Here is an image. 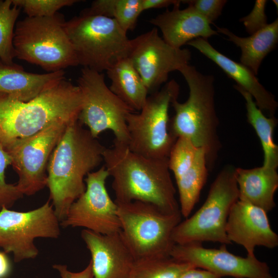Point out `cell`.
<instances>
[{
  "instance_id": "9c48e42d",
  "label": "cell",
  "mask_w": 278,
  "mask_h": 278,
  "mask_svg": "<svg viewBox=\"0 0 278 278\" xmlns=\"http://www.w3.org/2000/svg\"><path fill=\"white\" fill-rule=\"evenodd\" d=\"M179 85L174 80L147 97L139 113L126 117L129 149L152 159L168 158L177 139L169 131V108L178 98Z\"/></svg>"
},
{
  "instance_id": "5b68a950",
  "label": "cell",
  "mask_w": 278,
  "mask_h": 278,
  "mask_svg": "<svg viewBox=\"0 0 278 278\" xmlns=\"http://www.w3.org/2000/svg\"><path fill=\"white\" fill-rule=\"evenodd\" d=\"M64 15L29 17L18 21L13 40L16 58L48 73L78 65L66 33Z\"/></svg>"
},
{
  "instance_id": "5bb4252c",
  "label": "cell",
  "mask_w": 278,
  "mask_h": 278,
  "mask_svg": "<svg viewBox=\"0 0 278 278\" xmlns=\"http://www.w3.org/2000/svg\"><path fill=\"white\" fill-rule=\"evenodd\" d=\"M139 74L148 93L154 92L166 83L170 73L188 64L191 53L186 48H177L160 37L158 28L130 39L128 57Z\"/></svg>"
},
{
  "instance_id": "2e32d148",
  "label": "cell",
  "mask_w": 278,
  "mask_h": 278,
  "mask_svg": "<svg viewBox=\"0 0 278 278\" xmlns=\"http://www.w3.org/2000/svg\"><path fill=\"white\" fill-rule=\"evenodd\" d=\"M265 211L238 200L232 206L225 231L232 243L243 246L247 256H255L256 246L273 249L278 246V236L271 229Z\"/></svg>"
},
{
  "instance_id": "ffe728a7",
  "label": "cell",
  "mask_w": 278,
  "mask_h": 278,
  "mask_svg": "<svg viewBox=\"0 0 278 278\" xmlns=\"http://www.w3.org/2000/svg\"><path fill=\"white\" fill-rule=\"evenodd\" d=\"M64 71L43 74L32 73L26 72L16 63H6L0 59V93L28 101L64 78Z\"/></svg>"
},
{
  "instance_id": "4fadbf2b",
  "label": "cell",
  "mask_w": 278,
  "mask_h": 278,
  "mask_svg": "<svg viewBox=\"0 0 278 278\" xmlns=\"http://www.w3.org/2000/svg\"><path fill=\"white\" fill-rule=\"evenodd\" d=\"M109 177L105 166L90 172L84 179V192L71 205L60 222L63 228H83L108 235L120 231L117 205L109 196L106 182Z\"/></svg>"
},
{
  "instance_id": "6da1fadb",
  "label": "cell",
  "mask_w": 278,
  "mask_h": 278,
  "mask_svg": "<svg viewBox=\"0 0 278 278\" xmlns=\"http://www.w3.org/2000/svg\"><path fill=\"white\" fill-rule=\"evenodd\" d=\"M168 158H148L114 140L103 153L105 167L113 178L116 203L134 201L152 203L169 214L181 213L168 167Z\"/></svg>"
},
{
  "instance_id": "7402d4cb",
  "label": "cell",
  "mask_w": 278,
  "mask_h": 278,
  "mask_svg": "<svg viewBox=\"0 0 278 278\" xmlns=\"http://www.w3.org/2000/svg\"><path fill=\"white\" fill-rule=\"evenodd\" d=\"M217 33L227 36V40L240 47V62L256 75L262 62L278 43V19L248 37L236 36L228 28L216 26Z\"/></svg>"
},
{
  "instance_id": "484cf974",
  "label": "cell",
  "mask_w": 278,
  "mask_h": 278,
  "mask_svg": "<svg viewBox=\"0 0 278 278\" xmlns=\"http://www.w3.org/2000/svg\"><path fill=\"white\" fill-rule=\"evenodd\" d=\"M82 11L113 19L127 33L135 27L138 18L143 12L142 0H96Z\"/></svg>"
},
{
  "instance_id": "4dcf8cb0",
  "label": "cell",
  "mask_w": 278,
  "mask_h": 278,
  "mask_svg": "<svg viewBox=\"0 0 278 278\" xmlns=\"http://www.w3.org/2000/svg\"><path fill=\"white\" fill-rule=\"evenodd\" d=\"M11 163V156L0 144V210L3 207L9 208L23 196L16 184H9L6 181V169Z\"/></svg>"
},
{
  "instance_id": "ba28073f",
  "label": "cell",
  "mask_w": 278,
  "mask_h": 278,
  "mask_svg": "<svg viewBox=\"0 0 278 278\" xmlns=\"http://www.w3.org/2000/svg\"><path fill=\"white\" fill-rule=\"evenodd\" d=\"M235 171L236 167L227 165L219 172L201 207L174 229L172 239L175 244L203 241L232 244L227 237L225 227L230 210L238 200Z\"/></svg>"
},
{
  "instance_id": "3957f363",
  "label": "cell",
  "mask_w": 278,
  "mask_h": 278,
  "mask_svg": "<svg viewBox=\"0 0 278 278\" xmlns=\"http://www.w3.org/2000/svg\"><path fill=\"white\" fill-rule=\"evenodd\" d=\"M82 105L79 88L65 78L28 101L0 93V144L5 148L55 122L78 120Z\"/></svg>"
},
{
  "instance_id": "e575fe53",
  "label": "cell",
  "mask_w": 278,
  "mask_h": 278,
  "mask_svg": "<svg viewBox=\"0 0 278 278\" xmlns=\"http://www.w3.org/2000/svg\"><path fill=\"white\" fill-rule=\"evenodd\" d=\"M182 3L181 0H142L143 11L153 8H162L173 5V7H179Z\"/></svg>"
},
{
  "instance_id": "4316f807",
  "label": "cell",
  "mask_w": 278,
  "mask_h": 278,
  "mask_svg": "<svg viewBox=\"0 0 278 278\" xmlns=\"http://www.w3.org/2000/svg\"><path fill=\"white\" fill-rule=\"evenodd\" d=\"M191 268L170 256L149 257L135 260L128 278H179Z\"/></svg>"
},
{
  "instance_id": "603a6c76",
  "label": "cell",
  "mask_w": 278,
  "mask_h": 278,
  "mask_svg": "<svg viewBox=\"0 0 278 278\" xmlns=\"http://www.w3.org/2000/svg\"><path fill=\"white\" fill-rule=\"evenodd\" d=\"M111 81L110 90L133 112L140 111L148 91L128 57L123 58L107 71Z\"/></svg>"
},
{
  "instance_id": "8992f818",
  "label": "cell",
  "mask_w": 278,
  "mask_h": 278,
  "mask_svg": "<svg viewBox=\"0 0 278 278\" xmlns=\"http://www.w3.org/2000/svg\"><path fill=\"white\" fill-rule=\"evenodd\" d=\"M78 65L102 73L128 57L130 39L112 18L81 12L65 23Z\"/></svg>"
},
{
  "instance_id": "d6986e66",
  "label": "cell",
  "mask_w": 278,
  "mask_h": 278,
  "mask_svg": "<svg viewBox=\"0 0 278 278\" xmlns=\"http://www.w3.org/2000/svg\"><path fill=\"white\" fill-rule=\"evenodd\" d=\"M149 23L161 30L167 43L177 48L196 38L207 39L218 34L204 18L189 6L184 9L173 7L151 18Z\"/></svg>"
},
{
  "instance_id": "f1b7e54d",
  "label": "cell",
  "mask_w": 278,
  "mask_h": 278,
  "mask_svg": "<svg viewBox=\"0 0 278 278\" xmlns=\"http://www.w3.org/2000/svg\"><path fill=\"white\" fill-rule=\"evenodd\" d=\"M198 147L189 140L179 137L173 145L168 157V167L175 177L188 168L193 164Z\"/></svg>"
},
{
  "instance_id": "83f0119b",
  "label": "cell",
  "mask_w": 278,
  "mask_h": 278,
  "mask_svg": "<svg viewBox=\"0 0 278 278\" xmlns=\"http://www.w3.org/2000/svg\"><path fill=\"white\" fill-rule=\"evenodd\" d=\"M21 9L13 5L11 0H0V59L6 63H14L16 58L13 40Z\"/></svg>"
},
{
  "instance_id": "277c9868",
  "label": "cell",
  "mask_w": 278,
  "mask_h": 278,
  "mask_svg": "<svg viewBox=\"0 0 278 278\" xmlns=\"http://www.w3.org/2000/svg\"><path fill=\"white\" fill-rule=\"evenodd\" d=\"M178 71L187 83L189 95L183 103L179 102L178 98L171 101L175 114L169 119V131L176 139L184 137L197 147L203 148L209 170L213 167L221 147L217 132L214 77L200 73L188 64Z\"/></svg>"
},
{
  "instance_id": "8fae6325",
  "label": "cell",
  "mask_w": 278,
  "mask_h": 278,
  "mask_svg": "<svg viewBox=\"0 0 278 278\" xmlns=\"http://www.w3.org/2000/svg\"><path fill=\"white\" fill-rule=\"evenodd\" d=\"M60 227L49 200L27 212L3 207L0 210V247L6 253H12L15 263L34 258L39 254L35 239L58 238Z\"/></svg>"
},
{
  "instance_id": "cb8c5ba5",
  "label": "cell",
  "mask_w": 278,
  "mask_h": 278,
  "mask_svg": "<svg viewBox=\"0 0 278 278\" xmlns=\"http://www.w3.org/2000/svg\"><path fill=\"white\" fill-rule=\"evenodd\" d=\"M208 170L205 150L198 148L192 165L175 177L179 195L180 210L185 218L189 217L199 200L206 182Z\"/></svg>"
},
{
  "instance_id": "9a60e30c",
  "label": "cell",
  "mask_w": 278,
  "mask_h": 278,
  "mask_svg": "<svg viewBox=\"0 0 278 278\" xmlns=\"http://www.w3.org/2000/svg\"><path fill=\"white\" fill-rule=\"evenodd\" d=\"M170 256L220 277L273 278L267 263L259 260L255 256L242 257L232 254L224 244L218 249L205 248L202 244H175Z\"/></svg>"
},
{
  "instance_id": "7c38bea8",
  "label": "cell",
  "mask_w": 278,
  "mask_h": 278,
  "mask_svg": "<svg viewBox=\"0 0 278 278\" xmlns=\"http://www.w3.org/2000/svg\"><path fill=\"white\" fill-rule=\"evenodd\" d=\"M71 123L55 122L36 134L19 140L5 148L11 157V165L19 177L16 185L23 195H33L46 186L49 158Z\"/></svg>"
},
{
  "instance_id": "1f68e13d",
  "label": "cell",
  "mask_w": 278,
  "mask_h": 278,
  "mask_svg": "<svg viewBox=\"0 0 278 278\" xmlns=\"http://www.w3.org/2000/svg\"><path fill=\"white\" fill-rule=\"evenodd\" d=\"M182 3L188 4L204 18L211 24L221 15L226 0H187Z\"/></svg>"
},
{
  "instance_id": "74e56055",
  "label": "cell",
  "mask_w": 278,
  "mask_h": 278,
  "mask_svg": "<svg viewBox=\"0 0 278 278\" xmlns=\"http://www.w3.org/2000/svg\"><path fill=\"white\" fill-rule=\"evenodd\" d=\"M272 2L274 4L275 7H276V11L277 12V10H278V1L277 0H272Z\"/></svg>"
},
{
  "instance_id": "ac0fdd59",
  "label": "cell",
  "mask_w": 278,
  "mask_h": 278,
  "mask_svg": "<svg viewBox=\"0 0 278 278\" xmlns=\"http://www.w3.org/2000/svg\"><path fill=\"white\" fill-rule=\"evenodd\" d=\"M199 50L217 64L236 85L248 92L255 99L257 107L269 117H274L278 103L274 96L259 82L255 74L247 66L234 61L216 50L207 39L198 38L187 44Z\"/></svg>"
},
{
  "instance_id": "44dd1931",
  "label": "cell",
  "mask_w": 278,
  "mask_h": 278,
  "mask_svg": "<svg viewBox=\"0 0 278 278\" xmlns=\"http://www.w3.org/2000/svg\"><path fill=\"white\" fill-rule=\"evenodd\" d=\"M238 200L268 213L275 206L274 194L278 187L276 169L263 166L251 169L236 168Z\"/></svg>"
},
{
  "instance_id": "836d02e7",
  "label": "cell",
  "mask_w": 278,
  "mask_h": 278,
  "mask_svg": "<svg viewBox=\"0 0 278 278\" xmlns=\"http://www.w3.org/2000/svg\"><path fill=\"white\" fill-rule=\"evenodd\" d=\"M53 267L59 272L61 278H94L91 260L83 270L77 272L70 271L65 265L55 264Z\"/></svg>"
},
{
  "instance_id": "d6a6232c",
  "label": "cell",
  "mask_w": 278,
  "mask_h": 278,
  "mask_svg": "<svg viewBox=\"0 0 278 278\" xmlns=\"http://www.w3.org/2000/svg\"><path fill=\"white\" fill-rule=\"evenodd\" d=\"M267 3L266 0L256 1L251 12L239 20V22L243 24L247 32L250 35L268 24L265 13Z\"/></svg>"
},
{
  "instance_id": "d4e9b609",
  "label": "cell",
  "mask_w": 278,
  "mask_h": 278,
  "mask_svg": "<svg viewBox=\"0 0 278 278\" xmlns=\"http://www.w3.org/2000/svg\"><path fill=\"white\" fill-rule=\"evenodd\" d=\"M234 88L245 99L248 122L254 128L261 143L264 153L263 166L277 169L278 166V146L273 141V132L277 119L266 117L257 107L252 96L238 85Z\"/></svg>"
},
{
  "instance_id": "8d00e7d4",
  "label": "cell",
  "mask_w": 278,
  "mask_h": 278,
  "mask_svg": "<svg viewBox=\"0 0 278 278\" xmlns=\"http://www.w3.org/2000/svg\"><path fill=\"white\" fill-rule=\"evenodd\" d=\"M11 265L5 252L0 251V278L6 277L10 273Z\"/></svg>"
},
{
  "instance_id": "52a82bcc",
  "label": "cell",
  "mask_w": 278,
  "mask_h": 278,
  "mask_svg": "<svg viewBox=\"0 0 278 278\" xmlns=\"http://www.w3.org/2000/svg\"><path fill=\"white\" fill-rule=\"evenodd\" d=\"M117 205L120 233L135 260L170 256L175 245L172 234L181 221V213H167L140 201Z\"/></svg>"
},
{
  "instance_id": "7a4b0ae2",
  "label": "cell",
  "mask_w": 278,
  "mask_h": 278,
  "mask_svg": "<svg viewBox=\"0 0 278 278\" xmlns=\"http://www.w3.org/2000/svg\"><path fill=\"white\" fill-rule=\"evenodd\" d=\"M106 148L78 119L66 126L47 167L46 186L60 222L84 192V177L103 161Z\"/></svg>"
},
{
  "instance_id": "30bf717a",
  "label": "cell",
  "mask_w": 278,
  "mask_h": 278,
  "mask_svg": "<svg viewBox=\"0 0 278 278\" xmlns=\"http://www.w3.org/2000/svg\"><path fill=\"white\" fill-rule=\"evenodd\" d=\"M77 84L83 97L79 121L86 126L95 138L101 132L111 130L115 140L128 145L126 117L133 111L107 86L104 74L83 67Z\"/></svg>"
},
{
  "instance_id": "e0dca14e",
  "label": "cell",
  "mask_w": 278,
  "mask_h": 278,
  "mask_svg": "<svg viewBox=\"0 0 278 278\" xmlns=\"http://www.w3.org/2000/svg\"><path fill=\"white\" fill-rule=\"evenodd\" d=\"M81 236L91 255L94 278H128L135 257L119 232L103 235L83 229Z\"/></svg>"
},
{
  "instance_id": "f546056e",
  "label": "cell",
  "mask_w": 278,
  "mask_h": 278,
  "mask_svg": "<svg viewBox=\"0 0 278 278\" xmlns=\"http://www.w3.org/2000/svg\"><path fill=\"white\" fill-rule=\"evenodd\" d=\"M77 0H11L12 4L21 9L29 17H49L61 8L73 5Z\"/></svg>"
},
{
  "instance_id": "d590c367",
  "label": "cell",
  "mask_w": 278,
  "mask_h": 278,
  "mask_svg": "<svg viewBox=\"0 0 278 278\" xmlns=\"http://www.w3.org/2000/svg\"><path fill=\"white\" fill-rule=\"evenodd\" d=\"M221 277L204 269L191 268L185 271L179 278H221Z\"/></svg>"
}]
</instances>
